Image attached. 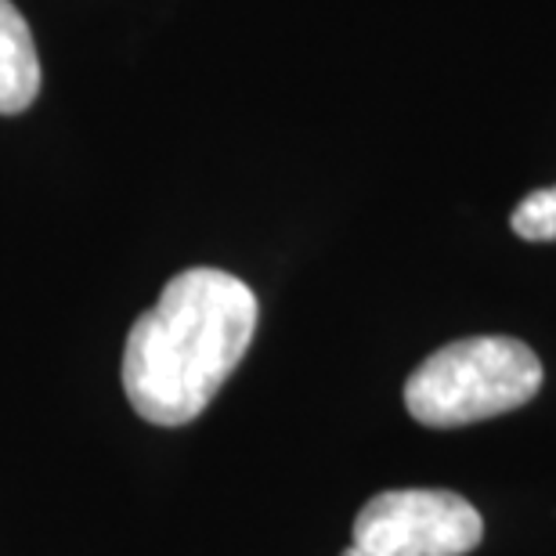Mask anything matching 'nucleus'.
Returning a JSON list of instances; mask_svg holds the SVG:
<instances>
[{
	"label": "nucleus",
	"mask_w": 556,
	"mask_h": 556,
	"mask_svg": "<svg viewBox=\"0 0 556 556\" xmlns=\"http://www.w3.org/2000/svg\"><path fill=\"white\" fill-rule=\"evenodd\" d=\"M257 296L220 268H188L130 326L124 391L141 419L181 427L206 413L257 332Z\"/></svg>",
	"instance_id": "obj_1"
},
{
	"label": "nucleus",
	"mask_w": 556,
	"mask_h": 556,
	"mask_svg": "<svg viewBox=\"0 0 556 556\" xmlns=\"http://www.w3.org/2000/svg\"><path fill=\"white\" fill-rule=\"evenodd\" d=\"M542 387L539 354L514 337H466L433 351L405 383V405L422 427H466L528 405Z\"/></svg>",
	"instance_id": "obj_2"
},
{
	"label": "nucleus",
	"mask_w": 556,
	"mask_h": 556,
	"mask_svg": "<svg viewBox=\"0 0 556 556\" xmlns=\"http://www.w3.org/2000/svg\"><path fill=\"white\" fill-rule=\"evenodd\" d=\"M484 520L455 492H380L354 520L358 556H466L481 546Z\"/></svg>",
	"instance_id": "obj_3"
},
{
	"label": "nucleus",
	"mask_w": 556,
	"mask_h": 556,
	"mask_svg": "<svg viewBox=\"0 0 556 556\" xmlns=\"http://www.w3.org/2000/svg\"><path fill=\"white\" fill-rule=\"evenodd\" d=\"M40 59L29 22L11 0H0V116H15L37 102Z\"/></svg>",
	"instance_id": "obj_4"
},
{
	"label": "nucleus",
	"mask_w": 556,
	"mask_h": 556,
	"mask_svg": "<svg viewBox=\"0 0 556 556\" xmlns=\"http://www.w3.org/2000/svg\"><path fill=\"white\" fill-rule=\"evenodd\" d=\"M509 228L528 242H556V185L520 199Z\"/></svg>",
	"instance_id": "obj_5"
},
{
	"label": "nucleus",
	"mask_w": 556,
	"mask_h": 556,
	"mask_svg": "<svg viewBox=\"0 0 556 556\" xmlns=\"http://www.w3.org/2000/svg\"><path fill=\"white\" fill-rule=\"evenodd\" d=\"M343 556H358V553H354V549H343Z\"/></svg>",
	"instance_id": "obj_6"
}]
</instances>
